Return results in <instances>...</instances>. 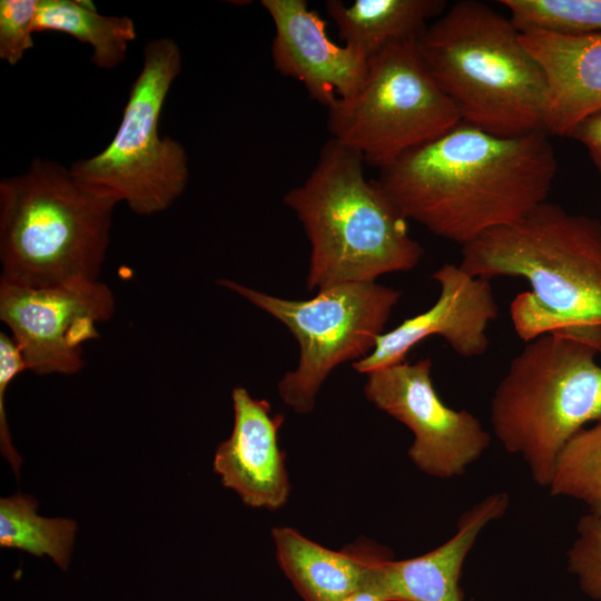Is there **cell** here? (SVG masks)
Instances as JSON below:
<instances>
[{
    "mask_svg": "<svg viewBox=\"0 0 601 601\" xmlns=\"http://www.w3.org/2000/svg\"><path fill=\"white\" fill-rule=\"evenodd\" d=\"M142 55L114 138L69 168L81 183L149 216L169 208L185 191L189 166L185 147L159 134L162 107L183 67L180 48L171 38L151 39Z\"/></svg>",
    "mask_w": 601,
    "mask_h": 601,
    "instance_id": "cell-7",
    "label": "cell"
},
{
    "mask_svg": "<svg viewBox=\"0 0 601 601\" xmlns=\"http://www.w3.org/2000/svg\"><path fill=\"white\" fill-rule=\"evenodd\" d=\"M27 371L19 347L12 337L3 332L0 333V447L1 453L10 463L13 472L18 474L22 463L21 456L13 447L11 434L8 427L4 397L9 384L14 377Z\"/></svg>",
    "mask_w": 601,
    "mask_h": 601,
    "instance_id": "cell-25",
    "label": "cell"
},
{
    "mask_svg": "<svg viewBox=\"0 0 601 601\" xmlns=\"http://www.w3.org/2000/svg\"><path fill=\"white\" fill-rule=\"evenodd\" d=\"M275 27L272 61L283 76L303 83L309 97L331 108L362 85L368 59L335 43L327 22L305 0H263Z\"/></svg>",
    "mask_w": 601,
    "mask_h": 601,
    "instance_id": "cell-13",
    "label": "cell"
},
{
    "mask_svg": "<svg viewBox=\"0 0 601 601\" xmlns=\"http://www.w3.org/2000/svg\"><path fill=\"white\" fill-rule=\"evenodd\" d=\"M118 203L61 164L33 158L0 181V280L51 287L99 280Z\"/></svg>",
    "mask_w": 601,
    "mask_h": 601,
    "instance_id": "cell-5",
    "label": "cell"
},
{
    "mask_svg": "<svg viewBox=\"0 0 601 601\" xmlns=\"http://www.w3.org/2000/svg\"><path fill=\"white\" fill-rule=\"evenodd\" d=\"M39 0L0 1V59L17 65L33 48Z\"/></svg>",
    "mask_w": 601,
    "mask_h": 601,
    "instance_id": "cell-24",
    "label": "cell"
},
{
    "mask_svg": "<svg viewBox=\"0 0 601 601\" xmlns=\"http://www.w3.org/2000/svg\"><path fill=\"white\" fill-rule=\"evenodd\" d=\"M521 40L548 81L544 130L568 137L577 124L601 109V33L529 30L521 32Z\"/></svg>",
    "mask_w": 601,
    "mask_h": 601,
    "instance_id": "cell-16",
    "label": "cell"
},
{
    "mask_svg": "<svg viewBox=\"0 0 601 601\" xmlns=\"http://www.w3.org/2000/svg\"><path fill=\"white\" fill-rule=\"evenodd\" d=\"M491 279L524 278L531 289L511 303L524 342L550 333L582 337L601 348V221L549 200L515 223L462 246L459 264Z\"/></svg>",
    "mask_w": 601,
    "mask_h": 601,
    "instance_id": "cell-2",
    "label": "cell"
},
{
    "mask_svg": "<svg viewBox=\"0 0 601 601\" xmlns=\"http://www.w3.org/2000/svg\"><path fill=\"white\" fill-rule=\"evenodd\" d=\"M432 278L440 285L435 304L383 333L367 356L353 362L357 373L367 375L403 363L414 346L431 336L442 337L456 354L466 358L486 352V329L499 314L490 280L451 263L443 264Z\"/></svg>",
    "mask_w": 601,
    "mask_h": 601,
    "instance_id": "cell-12",
    "label": "cell"
},
{
    "mask_svg": "<svg viewBox=\"0 0 601 601\" xmlns=\"http://www.w3.org/2000/svg\"><path fill=\"white\" fill-rule=\"evenodd\" d=\"M417 48L462 122L504 137L545 131L548 81L509 17L482 1H457Z\"/></svg>",
    "mask_w": 601,
    "mask_h": 601,
    "instance_id": "cell-4",
    "label": "cell"
},
{
    "mask_svg": "<svg viewBox=\"0 0 601 601\" xmlns=\"http://www.w3.org/2000/svg\"><path fill=\"white\" fill-rule=\"evenodd\" d=\"M461 122L454 104L426 68L417 39L368 59L359 88L328 108L331 138L378 169Z\"/></svg>",
    "mask_w": 601,
    "mask_h": 601,
    "instance_id": "cell-8",
    "label": "cell"
},
{
    "mask_svg": "<svg viewBox=\"0 0 601 601\" xmlns=\"http://www.w3.org/2000/svg\"><path fill=\"white\" fill-rule=\"evenodd\" d=\"M578 536L568 551V569L581 590L601 601V518L589 513L577 524Z\"/></svg>",
    "mask_w": 601,
    "mask_h": 601,
    "instance_id": "cell-23",
    "label": "cell"
},
{
    "mask_svg": "<svg viewBox=\"0 0 601 601\" xmlns=\"http://www.w3.org/2000/svg\"><path fill=\"white\" fill-rule=\"evenodd\" d=\"M568 137L585 147L594 167L601 174V109L583 118Z\"/></svg>",
    "mask_w": 601,
    "mask_h": 601,
    "instance_id": "cell-26",
    "label": "cell"
},
{
    "mask_svg": "<svg viewBox=\"0 0 601 601\" xmlns=\"http://www.w3.org/2000/svg\"><path fill=\"white\" fill-rule=\"evenodd\" d=\"M601 348L550 333L525 342L491 401L495 436L520 455L533 481L549 487L566 443L601 417Z\"/></svg>",
    "mask_w": 601,
    "mask_h": 601,
    "instance_id": "cell-6",
    "label": "cell"
},
{
    "mask_svg": "<svg viewBox=\"0 0 601 601\" xmlns=\"http://www.w3.org/2000/svg\"><path fill=\"white\" fill-rule=\"evenodd\" d=\"M432 361H407L367 374L364 393L414 435L412 462L441 479L462 475L489 447L491 436L467 410H453L439 396Z\"/></svg>",
    "mask_w": 601,
    "mask_h": 601,
    "instance_id": "cell-11",
    "label": "cell"
},
{
    "mask_svg": "<svg viewBox=\"0 0 601 601\" xmlns=\"http://www.w3.org/2000/svg\"><path fill=\"white\" fill-rule=\"evenodd\" d=\"M231 400L234 426L230 436L217 446L214 471L246 505L278 509L290 489L285 454L277 442L284 416L272 414L266 400L254 398L240 386L233 390Z\"/></svg>",
    "mask_w": 601,
    "mask_h": 601,
    "instance_id": "cell-14",
    "label": "cell"
},
{
    "mask_svg": "<svg viewBox=\"0 0 601 601\" xmlns=\"http://www.w3.org/2000/svg\"><path fill=\"white\" fill-rule=\"evenodd\" d=\"M114 311L112 290L100 280L51 287L0 280V319L37 375L78 373L83 344L99 336L97 324Z\"/></svg>",
    "mask_w": 601,
    "mask_h": 601,
    "instance_id": "cell-10",
    "label": "cell"
},
{
    "mask_svg": "<svg viewBox=\"0 0 601 601\" xmlns=\"http://www.w3.org/2000/svg\"><path fill=\"white\" fill-rule=\"evenodd\" d=\"M217 283L282 322L296 338L298 364L282 377L278 393L297 413L314 408L321 385L336 366L373 351L401 298L398 289L376 282L334 285L309 299L276 297L231 279Z\"/></svg>",
    "mask_w": 601,
    "mask_h": 601,
    "instance_id": "cell-9",
    "label": "cell"
},
{
    "mask_svg": "<svg viewBox=\"0 0 601 601\" xmlns=\"http://www.w3.org/2000/svg\"><path fill=\"white\" fill-rule=\"evenodd\" d=\"M364 164L331 138L305 181L284 195L311 244L308 289L376 282L413 269L423 257L407 219L378 183L365 177Z\"/></svg>",
    "mask_w": 601,
    "mask_h": 601,
    "instance_id": "cell-3",
    "label": "cell"
},
{
    "mask_svg": "<svg viewBox=\"0 0 601 601\" xmlns=\"http://www.w3.org/2000/svg\"><path fill=\"white\" fill-rule=\"evenodd\" d=\"M556 168L546 131L504 137L461 121L376 181L407 220L464 246L546 201Z\"/></svg>",
    "mask_w": 601,
    "mask_h": 601,
    "instance_id": "cell-1",
    "label": "cell"
},
{
    "mask_svg": "<svg viewBox=\"0 0 601 601\" xmlns=\"http://www.w3.org/2000/svg\"><path fill=\"white\" fill-rule=\"evenodd\" d=\"M520 32L601 33V0H501Z\"/></svg>",
    "mask_w": 601,
    "mask_h": 601,
    "instance_id": "cell-22",
    "label": "cell"
},
{
    "mask_svg": "<svg viewBox=\"0 0 601 601\" xmlns=\"http://www.w3.org/2000/svg\"><path fill=\"white\" fill-rule=\"evenodd\" d=\"M549 489L553 496L583 502L601 518V417L566 443Z\"/></svg>",
    "mask_w": 601,
    "mask_h": 601,
    "instance_id": "cell-21",
    "label": "cell"
},
{
    "mask_svg": "<svg viewBox=\"0 0 601 601\" xmlns=\"http://www.w3.org/2000/svg\"><path fill=\"white\" fill-rule=\"evenodd\" d=\"M509 503L505 492L485 496L460 516L450 540L412 559L381 560L372 566L365 585L386 601H463L460 578L465 558L481 531L502 518Z\"/></svg>",
    "mask_w": 601,
    "mask_h": 601,
    "instance_id": "cell-15",
    "label": "cell"
},
{
    "mask_svg": "<svg viewBox=\"0 0 601 601\" xmlns=\"http://www.w3.org/2000/svg\"><path fill=\"white\" fill-rule=\"evenodd\" d=\"M279 565L305 601H345L365 587L372 566L391 552L370 542L326 549L292 528L272 531Z\"/></svg>",
    "mask_w": 601,
    "mask_h": 601,
    "instance_id": "cell-17",
    "label": "cell"
},
{
    "mask_svg": "<svg viewBox=\"0 0 601 601\" xmlns=\"http://www.w3.org/2000/svg\"><path fill=\"white\" fill-rule=\"evenodd\" d=\"M447 8L443 0H328L325 10L338 37L370 59L386 47L417 39Z\"/></svg>",
    "mask_w": 601,
    "mask_h": 601,
    "instance_id": "cell-18",
    "label": "cell"
},
{
    "mask_svg": "<svg viewBox=\"0 0 601 601\" xmlns=\"http://www.w3.org/2000/svg\"><path fill=\"white\" fill-rule=\"evenodd\" d=\"M67 33L92 48L91 60L102 69H114L126 58L136 28L127 16H105L87 0H39L35 32Z\"/></svg>",
    "mask_w": 601,
    "mask_h": 601,
    "instance_id": "cell-19",
    "label": "cell"
},
{
    "mask_svg": "<svg viewBox=\"0 0 601 601\" xmlns=\"http://www.w3.org/2000/svg\"><path fill=\"white\" fill-rule=\"evenodd\" d=\"M38 502L17 493L0 500V545L35 556H49L67 570L75 543L77 524L67 518H45L37 513Z\"/></svg>",
    "mask_w": 601,
    "mask_h": 601,
    "instance_id": "cell-20",
    "label": "cell"
},
{
    "mask_svg": "<svg viewBox=\"0 0 601 601\" xmlns=\"http://www.w3.org/2000/svg\"><path fill=\"white\" fill-rule=\"evenodd\" d=\"M345 601H386L372 588L365 585L349 595Z\"/></svg>",
    "mask_w": 601,
    "mask_h": 601,
    "instance_id": "cell-27",
    "label": "cell"
}]
</instances>
